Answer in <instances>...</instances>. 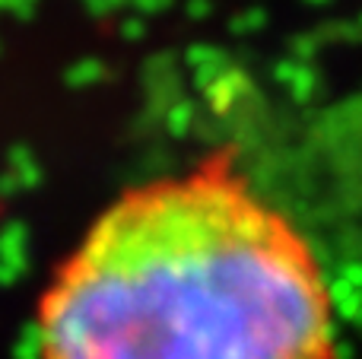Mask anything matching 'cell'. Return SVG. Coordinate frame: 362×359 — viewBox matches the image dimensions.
Wrapping results in <instances>:
<instances>
[{
  "mask_svg": "<svg viewBox=\"0 0 362 359\" xmlns=\"http://www.w3.org/2000/svg\"><path fill=\"white\" fill-rule=\"evenodd\" d=\"M42 359H334L308 239L229 165L127 191L38 312Z\"/></svg>",
  "mask_w": 362,
  "mask_h": 359,
  "instance_id": "cell-1",
  "label": "cell"
}]
</instances>
